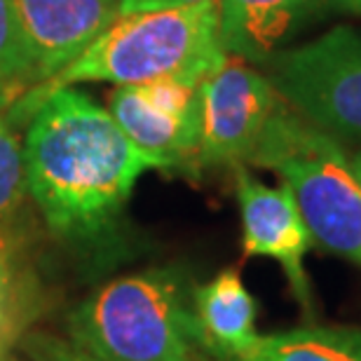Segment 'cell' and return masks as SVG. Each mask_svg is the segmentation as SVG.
<instances>
[{"label":"cell","mask_w":361,"mask_h":361,"mask_svg":"<svg viewBox=\"0 0 361 361\" xmlns=\"http://www.w3.org/2000/svg\"><path fill=\"white\" fill-rule=\"evenodd\" d=\"M24 169L47 228L85 240L111 228L139 176L160 167L87 94L47 82L26 125Z\"/></svg>","instance_id":"6da1fadb"},{"label":"cell","mask_w":361,"mask_h":361,"mask_svg":"<svg viewBox=\"0 0 361 361\" xmlns=\"http://www.w3.org/2000/svg\"><path fill=\"white\" fill-rule=\"evenodd\" d=\"M228 61L219 38V0L169 10L118 14L73 63L47 80L143 85L171 80L200 85Z\"/></svg>","instance_id":"7a4b0ae2"},{"label":"cell","mask_w":361,"mask_h":361,"mask_svg":"<svg viewBox=\"0 0 361 361\" xmlns=\"http://www.w3.org/2000/svg\"><path fill=\"white\" fill-rule=\"evenodd\" d=\"M68 331L71 343L99 361H212L171 270L108 281L71 312Z\"/></svg>","instance_id":"3957f363"},{"label":"cell","mask_w":361,"mask_h":361,"mask_svg":"<svg viewBox=\"0 0 361 361\" xmlns=\"http://www.w3.org/2000/svg\"><path fill=\"white\" fill-rule=\"evenodd\" d=\"M249 162L284 178L312 242L361 263V183L336 136L279 101Z\"/></svg>","instance_id":"277c9868"},{"label":"cell","mask_w":361,"mask_h":361,"mask_svg":"<svg viewBox=\"0 0 361 361\" xmlns=\"http://www.w3.org/2000/svg\"><path fill=\"white\" fill-rule=\"evenodd\" d=\"M274 92L336 139L361 141V31L336 26L272 61Z\"/></svg>","instance_id":"5b68a950"},{"label":"cell","mask_w":361,"mask_h":361,"mask_svg":"<svg viewBox=\"0 0 361 361\" xmlns=\"http://www.w3.org/2000/svg\"><path fill=\"white\" fill-rule=\"evenodd\" d=\"M279 104L270 78L242 61H226L200 82L197 160L209 167L249 160Z\"/></svg>","instance_id":"8992f818"},{"label":"cell","mask_w":361,"mask_h":361,"mask_svg":"<svg viewBox=\"0 0 361 361\" xmlns=\"http://www.w3.org/2000/svg\"><path fill=\"white\" fill-rule=\"evenodd\" d=\"M108 113L141 153L160 169L185 164L200 146V85L164 78L120 85Z\"/></svg>","instance_id":"52a82bcc"},{"label":"cell","mask_w":361,"mask_h":361,"mask_svg":"<svg viewBox=\"0 0 361 361\" xmlns=\"http://www.w3.org/2000/svg\"><path fill=\"white\" fill-rule=\"evenodd\" d=\"M237 202L242 214L244 254L268 256L284 268L295 300L305 312H312L305 254L312 247V235L295 207L286 185L270 188L251 171L237 167Z\"/></svg>","instance_id":"ba28073f"},{"label":"cell","mask_w":361,"mask_h":361,"mask_svg":"<svg viewBox=\"0 0 361 361\" xmlns=\"http://www.w3.org/2000/svg\"><path fill=\"white\" fill-rule=\"evenodd\" d=\"M38 80L73 63L120 14L118 0H12Z\"/></svg>","instance_id":"9c48e42d"},{"label":"cell","mask_w":361,"mask_h":361,"mask_svg":"<svg viewBox=\"0 0 361 361\" xmlns=\"http://www.w3.org/2000/svg\"><path fill=\"white\" fill-rule=\"evenodd\" d=\"M329 7L348 0H219V38L226 54L263 61Z\"/></svg>","instance_id":"30bf717a"},{"label":"cell","mask_w":361,"mask_h":361,"mask_svg":"<svg viewBox=\"0 0 361 361\" xmlns=\"http://www.w3.org/2000/svg\"><path fill=\"white\" fill-rule=\"evenodd\" d=\"M192 314L204 355L212 361H242L261 343L256 331V300L237 268L219 272L195 288Z\"/></svg>","instance_id":"8fae6325"},{"label":"cell","mask_w":361,"mask_h":361,"mask_svg":"<svg viewBox=\"0 0 361 361\" xmlns=\"http://www.w3.org/2000/svg\"><path fill=\"white\" fill-rule=\"evenodd\" d=\"M242 361H361V329L300 326L261 336L254 355Z\"/></svg>","instance_id":"7c38bea8"},{"label":"cell","mask_w":361,"mask_h":361,"mask_svg":"<svg viewBox=\"0 0 361 361\" xmlns=\"http://www.w3.org/2000/svg\"><path fill=\"white\" fill-rule=\"evenodd\" d=\"M24 120L26 115L19 113L12 104L0 111V235L28 192L24 139L19 136V125Z\"/></svg>","instance_id":"4fadbf2b"},{"label":"cell","mask_w":361,"mask_h":361,"mask_svg":"<svg viewBox=\"0 0 361 361\" xmlns=\"http://www.w3.org/2000/svg\"><path fill=\"white\" fill-rule=\"evenodd\" d=\"M38 80V71L12 0H0V85L24 87Z\"/></svg>","instance_id":"5bb4252c"},{"label":"cell","mask_w":361,"mask_h":361,"mask_svg":"<svg viewBox=\"0 0 361 361\" xmlns=\"http://www.w3.org/2000/svg\"><path fill=\"white\" fill-rule=\"evenodd\" d=\"M14 314H17V277H14L10 249L0 235V345L10 334Z\"/></svg>","instance_id":"9a60e30c"},{"label":"cell","mask_w":361,"mask_h":361,"mask_svg":"<svg viewBox=\"0 0 361 361\" xmlns=\"http://www.w3.org/2000/svg\"><path fill=\"white\" fill-rule=\"evenodd\" d=\"M28 350H31V355H38L47 361H99L97 357L75 348L73 343H61V341H42V338L35 341L33 338L28 343Z\"/></svg>","instance_id":"2e32d148"},{"label":"cell","mask_w":361,"mask_h":361,"mask_svg":"<svg viewBox=\"0 0 361 361\" xmlns=\"http://www.w3.org/2000/svg\"><path fill=\"white\" fill-rule=\"evenodd\" d=\"M204 0H118L120 14H139V12H155V10H169V7H185Z\"/></svg>","instance_id":"e0dca14e"},{"label":"cell","mask_w":361,"mask_h":361,"mask_svg":"<svg viewBox=\"0 0 361 361\" xmlns=\"http://www.w3.org/2000/svg\"><path fill=\"white\" fill-rule=\"evenodd\" d=\"M21 94H24V87H7V85H0V111H5V108L10 106L14 99H19Z\"/></svg>","instance_id":"ac0fdd59"},{"label":"cell","mask_w":361,"mask_h":361,"mask_svg":"<svg viewBox=\"0 0 361 361\" xmlns=\"http://www.w3.org/2000/svg\"><path fill=\"white\" fill-rule=\"evenodd\" d=\"M350 160H352V169H355V176L359 178V183H361V148L350 157Z\"/></svg>","instance_id":"d6986e66"},{"label":"cell","mask_w":361,"mask_h":361,"mask_svg":"<svg viewBox=\"0 0 361 361\" xmlns=\"http://www.w3.org/2000/svg\"><path fill=\"white\" fill-rule=\"evenodd\" d=\"M348 10L361 14V0H348Z\"/></svg>","instance_id":"ffe728a7"},{"label":"cell","mask_w":361,"mask_h":361,"mask_svg":"<svg viewBox=\"0 0 361 361\" xmlns=\"http://www.w3.org/2000/svg\"><path fill=\"white\" fill-rule=\"evenodd\" d=\"M0 361H21V359H12V357H0ZM33 361H47V359H42L38 355H33Z\"/></svg>","instance_id":"44dd1931"}]
</instances>
